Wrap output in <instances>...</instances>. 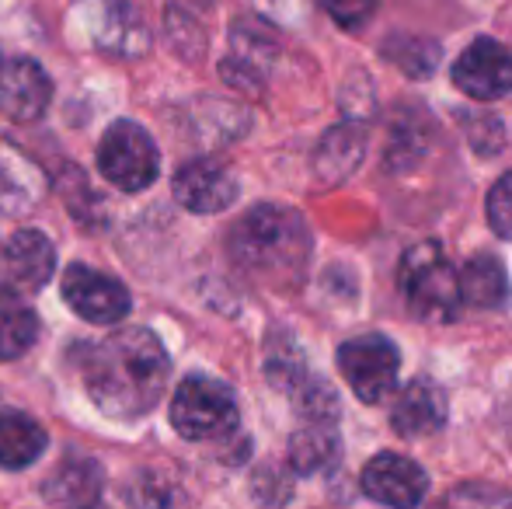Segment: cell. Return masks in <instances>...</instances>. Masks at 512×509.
<instances>
[{
	"label": "cell",
	"mask_w": 512,
	"mask_h": 509,
	"mask_svg": "<svg viewBox=\"0 0 512 509\" xmlns=\"http://www.w3.org/2000/svg\"><path fill=\"white\" fill-rule=\"evenodd\" d=\"M171 360L150 328H119L81 349V381L108 419H143L161 401Z\"/></svg>",
	"instance_id": "obj_1"
},
{
	"label": "cell",
	"mask_w": 512,
	"mask_h": 509,
	"mask_svg": "<svg viewBox=\"0 0 512 509\" xmlns=\"http://www.w3.org/2000/svg\"><path fill=\"white\" fill-rule=\"evenodd\" d=\"M230 252L251 276L293 279L307 265L310 234L300 213L283 206H255L237 220L230 234Z\"/></svg>",
	"instance_id": "obj_2"
},
{
	"label": "cell",
	"mask_w": 512,
	"mask_h": 509,
	"mask_svg": "<svg viewBox=\"0 0 512 509\" xmlns=\"http://www.w3.org/2000/svg\"><path fill=\"white\" fill-rule=\"evenodd\" d=\"M398 286L405 293L411 314L422 321H453L464 304L460 272H453V265L432 241L405 252L398 269Z\"/></svg>",
	"instance_id": "obj_3"
},
{
	"label": "cell",
	"mask_w": 512,
	"mask_h": 509,
	"mask_svg": "<svg viewBox=\"0 0 512 509\" xmlns=\"http://www.w3.org/2000/svg\"><path fill=\"white\" fill-rule=\"evenodd\" d=\"M171 426L185 440H223L237 429V401L213 377H189L171 398Z\"/></svg>",
	"instance_id": "obj_4"
},
{
	"label": "cell",
	"mask_w": 512,
	"mask_h": 509,
	"mask_svg": "<svg viewBox=\"0 0 512 509\" xmlns=\"http://www.w3.org/2000/svg\"><path fill=\"white\" fill-rule=\"evenodd\" d=\"M98 168L115 189L122 192H143L161 175V154L143 126L133 119H119L105 129L98 143Z\"/></svg>",
	"instance_id": "obj_5"
},
{
	"label": "cell",
	"mask_w": 512,
	"mask_h": 509,
	"mask_svg": "<svg viewBox=\"0 0 512 509\" xmlns=\"http://www.w3.org/2000/svg\"><path fill=\"white\" fill-rule=\"evenodd\" d=\"M398 367V349L384 335H359L338 349V370L363 405H380L391 398L398 387Z\"/></svg>",
	"instance_id": "obj_6"
},
{
	"label": "cell",
	"mask_w": 512,
	"mask_h": 509,
	"mask_svg": "<svg viewBox=\"0 0 512 509\" xmlns=\"http://www.w3.org/2000/svg\"><path fill=\"white\" fill-rule=\"evenodd\" d=\"M63 300L70 311L81 314L91 325H115L133 307L126 286L105 272L91 269V265H70L63 272Z\"/></svg>",
	"instance_id": "obj_7"
},
{
	"label": "cell",
	"mask_w": 512,
	"mask_h": 509,
	"mask_svg": "<svg viewBox=\"0 0 512 509\" xmlns=\"http://www.w3.org/2000/svg\"><path fill=\"white\" fill-rule=\"evenodd\" d=\"M453 84L478 102L506 98L512 91V53L495 39H474L453 63Z\"/></svg>",
	"instance_id": "obj_8"
},
{
	"label": "cell",
	"mask_w": 512,
	"mask_h": 509,
	"mask_svg": "<svg viewBox=\"0 0 512 509\" xmlns=\"http://www.w3.org/2000/svg\"><path fill=\"white\" fill-rule=\"evenodd\" d=\"M53 84L46 70L28 56L0 60V116L14 123H35L49 109Z\"/></svg>",
	"instance_id": "obj_9"
},
{
	"label": "cell",
	"mask_w": 512,
	"mask_h": 509,
	"mask_svg": "<svg viewBox=\"0 0 512 509\" xmlns=\"http://www.w3.org/2000/svg\"><path fill=\"white\" fill-rule=\"evenodd\" d=\"M363 492L380 506H418L429 492V475L411 457L377 454L363 468Z\"/></svg>",
	"instance_id": "obj_10"
},
{
	"label": "cell",
	"mask_w": 512,
	"mask_h": 509,
	"mask_svg": "<svg viewBox=\"0 0 512 509\" xmlns=\"http://www.w3.org/2000/svg\"><path fill=\"white\" fill-rule=\"evenodd\" d=\"M175 199L189 213H220L237 199V178L220 161H189L175 175Z\"/></svg>",
	"instance_id": "obj_11"
},
{
	"label": "cell",
	"mask_w": 512,
	"mask_h": 509,
	"mask_svg": "<svg viewBox=\"0 0 512 509\" xmlns=\"http://www.w3.org/2000/svg\"><path fill=\"white\" fill-rule=\"evenodd\" d=\"M56 269V252L39 231H18L0 248V272L11 290H42Z\"/></svg>",
	"instance_id": "obj_12"
},
{
	"label": "cell",
	"mask_w": 512,
	"mask_h": 509,
	"mask_svg": "<svg viewBox=\"0 0 512 509\" xmlns=\"http://www.w3.org/2000/svg\"><path fill=\"white\" fill-rule=\"evenodd\" d=\"M446 415H450V408H446L443 387L418 377V381H411L398 391V401L391 408V426L405 440H422V436H432L443 429Z\"/></svg>",
	"instance_id": "obj_13"
},
{
	"label": "cell",
	"mask_w": 512,
	"mask_h": 509,
	"mask_svg": "<svg viewBox=\"0 0 512 509\" xmlns=\"http://www.w3.org/2000/svg\"><path fill=\"white\" fill-rule=\"evenodd\" d=\"M366 154V126L359 119L331 126L314 150V171L324 185H338L363 164Z\"/></svg>",
	"instance_id": "obj_14"
},
{
	"label": "cell",
	"mask_w": 512,
	"mask_h": 509,
	"mask_svg": "<svg viewBox=\"0 0 512 509\" xmlns=\"http://www.w3.org/2000/svg\"><path fill=\"white\" fill-rule=\"evenodd\" d=\"M95 14V42L102 49L119 56H133L147 49V28H143V18L133 4H126V0H98Z\"/></svg>",
	"instance_id": "obj_15"
},
{
	"label": "cell",
	"mask_w": 512,
	"mask_h": 509,
	"mask_svg": "<svg viewBox=\"0 0 512 509\" xmlns=\"http://www.w3.org/2000/svg\"><path fill=\"white\" fill-rule=\"evenodd\" d=\"M42 196V175L25 154L0 140V210L21 213L32 210L35 199Z\"/></svg>",
	"instance_id": "obj_16"
},
{
	"label": "cell",
	"mask_w": 512,
	"mask_h": 509,
	"mask_svg": "<svg viewBox=\"0 0 512 509\" xmlns=\"http://www.w3.org/2000/svg\"><path fill=\"white\" fill-rule=\"evenodd\" d=\"M102 482L105 478L95 461H88V457H70V461H63L60 468L53 471V478L46 482L42 496L56 506H91L102 496Z\"/></svg>",
	"instance_id": "obj_17"
},
{
	"label": "cell",
	"mask_w": 512,
	"mask_h": 509,
	"mask_svg": "<svg viewBox=\"0 0 512 509\" xmlns=\"http://www.w3.org/2000/svg\"><path fill=\"white\" fill-rule=\"evenodd\" d=\"M460 293L464 304L481 307V311H495L506 307L509 300V276L495 255H474L471 262L460 269Z\"/></svg>",
	"instance_id": "obj_18"
},
{
	"label": "cell",
	"mask_w": 512,
	"mask_h": 509,
	"mask_svg": "<svg viewBox=\"0 0 512 509\" xmlns=\"http://www.w3.org/2000/svg\"><path fill=\"white\" fill-rule=\"evenodd\" d=\"M46 450V433L35 419L21 412H0V468L21 471L35 464Z\"/></svg>",
	"instance_id": "obj_19"
},
{
	"label": "cell",
	"mask_w": 512,
	"mask_h": 509,
	"mask_svg": "<svg viewBox=\"0 0 512 509\" xmlns=\"http://www.w3.org/2000/svg\"><path fill=\"white\" fill-rule=\"evenodd\" d=\"M39 339V318L18 297V290H0V360H18Z\"/></svg>",
	"instance_id": "obj_20"
},
{
	"label": "cell",
	"mask_w": 512,
	"mask_h": 509,
	"mask_svg": "<svg viewBox=\"0 0 512 509\" xmlns=\"http://www.w3.org/2000/svg\"><path fill=\"white\" fill-rule=\"evenodd\" d=\"M338 461V433L335 422H307L290 440V464L300 475L328 471Z\"/></svg>",
	"instance_id": "obj_21"
},
{
	"label": "cell",
	"mask_w": 512,
	"mask_h": 509,
	"mask_svg": "<svg viewBox=\"0 0 512 509\" xmlns=\"http://www.w3.org/2000/svg\"><path fill=\"white\" fill-rule=\"evenodd\" d=\"M265 377H269V384L283 394H293L310 377L304 353H300L297 342H293L290 335H286V339L272 335L269 339V353H265Z\"/></svg>",
	"instance_id": "obj_22"
},
{
	"label": "cell",
	"mask_w": 512,
	"mask_h": 509,
	"mask_svg": "<svg viewBox=\"0 0 512 509\" xmlns=\"http://www.w3.org/2000/svg\"><path fill=\"white\" fill-rule=\"evenodd\" d=\"M422 154H425V133H422L418 116L398 119V123L391 126V140H387L384 164L391 171H408L411 164L422 161Z\"/></svg>",
	"instance_id": "obj_23"
},
{
	"label": "cell",
	"mask_w": 512,
	"mask_h": 509,
	"mask_svg": "<svg viewBox=\"0 0 512 509\" xmlns=\"http://www.w3.org/2000/svg\"><path fill=\"white\" fill-rule=\"evenodd\" d=\"M290 398L304 422H335L338 419V398H335V391H331V384H324L321 377H307Z\"/></svg>",
	"instance_id": "obj_24"
},
{
	"label": "cell",
	"mask_w": 512,
	"mask_h": 509,
	"mask_svg": "<svg viewBox=\"0 0 512 509\" xmlns=\"http://www.w3.org/2000/svg\"><path fill=\"white\" fill-rule=\"evenodd\" d=\"M384 53L398 63L405 74L411 77H429L439 63V46L425 39H411V35H401V39H391L384 46Z\"/></svg>",
	"instance_id": "obj_25"
},
{
	"label": "cell",
	"mask_w": 512,
	"mask_h": 509,
	"mask_svg": "<svg viewBox=\"0 0 512 509\" xmlns=\"http://www.w3.org/2000/svg\"><path fill=\"white\" fill-rule=\"evenodd\" d=\"M464 119V129L471 136V147L478 150L481 157H495L506 143V129H502V119L492 116V112H460Z\"/></svg>",
	"instance_id": "obj_26"
},
{
	"label": "cell",
	"mask_w": 512,
	"mask_h": 509,
	"mask_svg": "<svg viewBox=\"0 0 512 509\" xmlns=\"http://www.w3.org/2000/svg\"><path fill=\"white\" fill-rule=\"evenodd\" d=\"M488 224L502 241H512V171L502 175L488 192Z\"/></svg>",
	"instance_id": "obj_27"
},
{
	"label": "cell",
	"mask_w": 512,
	"mask_h": 509,
	"mask_svg": "<svg viewBox=\"0 0 512 509\" xmlns=\"http://www.w3.org/2000/svg\"><path fill=\"white\" fill-rule=\"evenodd\" d=\"M317 4H321L342 28H352V32H356V28H363L366 21H370L377 0H317Z\"/></svg>",
	"instance_id": "obj_28"
},
{
	"label": "cell",
	"mask_w": 512,
	"mask_h": 509,
	"mask_svg": "<svg viewBox=\"0 0 512 509\" xmlns=\"http://www.w3.org/2000/svg\"><path fill=\"white\" fill-rule=\"evenodd\" d=\"M192 4H199V7H206V4H209V0H192Z\"/></svg>",
	"instance_id": "obj_29"
}]
</instances>
